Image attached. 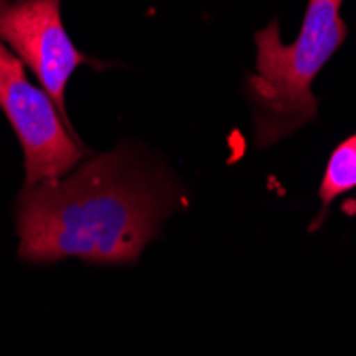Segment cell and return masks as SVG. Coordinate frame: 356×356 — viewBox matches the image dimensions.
Returning a JSON list of instances; mask_svg holds the SVG:
<instances>
[{
  "label": "cell",
  "instance_id": "6da1fadb",
  "mask_svg": "<svg viewBox=\"0 0 356 356\" xmlns=\"http://www.w3.org/2000/svg\"><path fill=\"white\" fill-rule=\"evenodd\" d=\"M179 194L137 154L115 149L67 177L24 184L17 197V254L45 265L77 256L92 265H131L173 213Z\"/></svg>",
  "mask_w": 356,
  "mask_h": 356
},
{
  "label": "cell",
  "instance_id": "7a4b0ae2",
  "mask_svg": "<svg viewBox=\"0 0 356 356\" xmlns=\"http://www.w3.org/2000/svg\"><path fill=\"white\" fill-rule=\"evenodd\" d=\"M343 0H309L299 37L284 45L277 22L256 32V73L248 79L254 111V143L269 147L312 122L318 103L312 83L346 41Z\"/></svg>",
  "mask_w": 356,
  "mask_h": 356
},
{
  "label": "cell",
  "instance_id": "3957f363",
  "mask_svg": "<svg viewBox=\"0 0 356 356\" xmlns=\"http://www.w3.org/2000/svg\"><path fill=\"white\" fill-rule=\"evenodd\" d=\"M0 109L24 149L26 184L58 179L73 171L90 149L62 118L43 86L32 83L24 62L0 41Z\"/></svg>",
  "mask_w": 356,
  "mask_h": 356
},
{
  "label": "cell",
  "instance_id": "277c9868",
  "mask_svg": "<svg viewBox=\"0 0 356 356\" xmlns=\"http://www.w3.org/2000/svg\"><path fill=\"white\" fill-rule=\"evenodd\" d=\"M0 41L35 73L62 118L71 124L64 92L73 73L90 60L64 28L60 0H11L0 11Z\"/></svg>",
  "mask_w": 356,
  "mask_h": 356
},
{
  "label": "cell",
  "instance_id": "5b68a950",
  "mask_svg": "<svg viewBox=\"0 0 356 356\" xmlns=\"http://www.w3.org/2000/svg\"><path fill=\"white\" fill-rule=\"evenodd\" d=\"M352 188H356V135L341 141L329 158L325 177L320 184L322 207L327 209L339 194H346Z\"/></svg>",
  "mask_w": 356,
  "mask_h": 356
},
{
  "label": "cell",
  "instance_id": "8992f818",
  "mask_svg": "<svg viewBox=\"0 0 356 356\" xmlns=\"http://www.w3.org/2000/svg\"><path fill=\"white\" fill-rule=\"evenodd\" d=\"M9 3H11V0H0V11H3Z\"/></svg>",
  "mask_w": 356,
  "mask_h": 356
}]
</instances>
